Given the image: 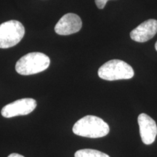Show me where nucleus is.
<instances>
[{
	"label": "nucleus",
	"instance_id": "nucleus-1",
	"mask_svg": "<svg viewBox=\"0 0 157 157\" xmlns=\"http://www.w3.org/2000/svg\"><path fill=\"white\" fill-rule=\"evenodd\" d=\"M73 132L76 135L89 138L103 137L109 133V124L101 118L88 115L82 117L75 123Z\"/></svg>",
	"mask_w": 157,
	"mask_h": 157
},
{
	"label": "nucleus",
	"instance_id": "nucleus-2",
	"mask_svg": "<svg viewBox=\"0 0 157 157\" xmlns=\"http://www.w3.org/2000/svg\"><path fill=\"white\" fill-rule=\"evenodd\" d=\"M50 59L42 52H30L21 57L15 64V70L21 75H32L44 71L49 67Z\"/></svg>",
	"mask_w": 157,
	"mask_h": 157
},
{
	"label": "nucleus",
	"instance_id": "nucleus-3",
	"mask_svg": "<svg viewBox=\"0 0 157 157\" xmlns=\"http://www.w3.org/2000/svg\"><path fill=\"white\" fill-rule=\"evenodd\" d=\"M98 76L102 79L115 81L120 79H129L134 76L132 66L121 60H111L104 63L98 69Z\"/></svg>",
	"mask_w": 157,
	"mask_h": 157
},
{
	"label": "nucleus",
	"instance_id": "nucleus-4",
	"mask_svg": "<svg viewBox=\"0 0 157 157\" xmlns=\"http://www.w3.org/2000/svg\"><path fill=\"white\" fill-rule=\"evenodd\" d=\"M25 34V28L17 21H9L0 25V48L7 49L15 46Z\"/></svg>",
	"mask_w": 157,
	"mask_h": 157
},
{
	"label": "nucleus",
	"instance_id": "nucleus-5",
	"mask_svg": "<svg viewBox=\"0 0 157 157\" xmlns=\"http://www.w3.org/2000/svg\"><path fill=\"white\" fill-rule=\"evenodd\" d=\"M36 101L33 98H22L4 106L1 113L5 118L27 115L36 109Z\"/></svg>",
	"mask_w": 157,
	"mask_h": 157
},
{
	"label": "nucleus",
	"instance_id": "nucleus-6",
	"mask_svg": "<svg viewBox=\"0 0 157 157\" xmlns=\"http://www.w3.org/2000/svg\"><path fill=\"white\" fill-rule=\"evenodd\" d=\"M137 122L143 143L146 145L152 144L157 135L156 121L146 113H140L137 117Z\"/></svg>",
	"mask_w": 157,
	"mask_h": 157
},
{
	"label": "nucleus",
	"instance_id": "nucleus-7",
	"mask_svg": "<svg viewBox=\"0 0 157 157\" xmlns=\"http://www.w3.org/2000/svg\"><path fill=\"white\" fill-rule=\"evenodd\" d=\"M82 20L74 13L64 15L55 26V31L59 35H70L77 33L82 29Z\"/></svg>",
	"mask_w": 157,
	"mask_h": 157
},
{
	"label": "nucleus",
	"instance_id": "nucleus-8",
	"mask_svg": "<svg viewBox=\"0 0 157 157\" xmlns=\"http://www.w3.org/2000/svg\"><path fill=\"white\" fill-rule=\"evenodd\" d=\"M157 33V21L149 19L143 22L130 32V37L137 42H145L152 39Z\"/></svg>",
	"mask_w": 157,
	"mask_h": 157
},
{
	"label": "nucleus",
	"instance_id": "nucleus-9",
	"mask_svg": "<svg viewBox=\"0 0 157 157\" xmlns=\"http://www.w3.org/2000/svg\"><path fill=\"white\" fill-rule=\"evenodd\" d=\"M74 157H110L109 155L94 149H81L75 153Z\"/></svg>",
	"mask_w": 157,
	"mask_h": 157
},
{
	"label": "nucleus",
	"instance_id": "nucleus-10",
	"mask_svg": "<svg viewBox=\"0 0 157 157\" xmlns=\"http://www.w3.org/2000/svg\"><path fill=\"white\" fill-rule=\"evenodd\" d=\"M109 0H95V2L98 8L99 9H103L105 7V5H106L107 2Z\"/></svg>",
	"mask_w": 157,
	"mask_h": 157
},
{
	"label": "nucleus",
	"instance_id": "nucleus-11",
	"mask_svg": "<svg viewBox=\"0 0 157 157\" xmlns=\"http://www.w3.org/2000/svg\"><path fill=\"white\" fill-rule=\"evenodd\" d=\"M7 157H24V156H22V155H21V154H15V153H13V154H10Z\"/></svg>",
	"mask_w": 157,
	"mask_h": 157
},
{
	"label": "nucleus",
	"instance_id": "nucleus-12",
	"mask_svg": "<svg viewBox=\"0 0 157 157\" xmlns=\"http://www.w3.org/2000/svg\"><path fill=\"white\" fill-rule=\"evenodd\" d=\"M155 49H156V50L157 51V41H156V44H155Z\"/></svg>",
	"mask_w": 157,
	"mask_h": 157
}]
</instances>
